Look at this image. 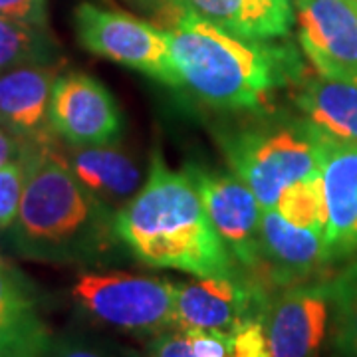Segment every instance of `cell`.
<instances>
[{
  "mask_svg": "<svg viewBox=\"0 0 357 357\" xmlns=\"http://www.w3.org/2000/svg\"><path fill=\"white\" fill-rule=\"evenodd\" d=\"M58 64L20 66L0 74V126L24 141L54 133L50 100Z\"/></svg>",
  "mask_w": 357,
  "mask_h": 357,
  "instance_id": "cell-14",
  "label": "cell"
},
{
  "mask_svg": "<svg viewBox=\"0 0 357 357\" xmlns=\"http://www.w3.org/2000/svg\"><path fill=\"white\" fill-rule=\"evenodd\" d=\"M234 36L248 40L284 38L296 20L294 0H173Z\"/></svg>",
  "mask_w": 357,
  "mask_h": 357,
  "instance_id": "cell-15",
  "label": "cell"
},
{
  "mask_svg": "<svg viewBox=\"0 0 357 357\" xmlns=\"http://www.w3.org/2000/svg\"><path fill=\"white\" fill-rule=\"evenodd\" d=\"M58 149L76 177L103 201L133 197L143 185L137 161L112 143L70 145L66 151L58 145Z\"/></svg>",
  "mask_w": 357,
  "mask_h": 357,
  "instance_id": "cell-17",
  "label": "cell"
},
{
  "mask_svg": "<svg viewBox=\"0 0 357 357\" xmlns=\"http://www.w3.org/2000/svg\"><path fill=\"white\" fill-rule=\"evenodd\" d=\"M145 357H195V354L187 344L185 333L181 330H169L151 337Z\"/></svg>",
  "mask_w": 357,
  "mask_h": 357,
  "instance_id": "cell-28",
  "label": "cell"
},
{
  "mask_svg": "<svg viewBox=\"0 0 357 357\" xmlns=\"http://www.w3.org/2000/svg\"><path fill=\"white\" fill-rule=\"evenodd\" d=\"M24 192L8 229L14 252L50 264L103 266L121 238L109 204L76 177L50 135L26 143Z\"/></svg>",
  "mask_w": 357,
  "mask_h": 357,
  "instance_id": "cell-1",
  "label": "cell"
},
{
  "mask_svg": "<svg viewBox=\"0 0 357 357\" xmlns=\"http://www.w3.org/2000/svg\"><path fill=\"white\" fill-rule=\"evenodd\" d=\"M321 141L304 115H264L230 133L225 151L262 208H274L290 185L321 171Z\"/></svg>",
  "mask_w": 357,
  "mask_h": 357,
  "instance_id": "cell-4",
  "label": "cell"
},
{
  "mask_svg": "<svg viewBox=\"0 0 357 357\" xmlns=\"http://www.w3.org/2000/svg\"><path fill=\"white\" fill-rule=\"evenodd\" d=\"M356 4H357V0H356Z\"/></svg>",
  "mask_w": 357,
  "mask_h": 357,
  "instance_id": "cell-32",
  "label": "cell"
},
{
  "mask_svg": "<svg viewBox=\"0 0 357 357\" xmlns=\"http://www.w3.org/2000/svg\"><path fill=\"white\" fill-rule=\"evenodd\" d=\"M0 16L26 24L48 26L46 0H0Z\"/></svg>",
  "mask_w": 357,
  "mask_h": 357,
  "instance_id": "cell-27",
  "label": "cell"
},
{
  "mask_svg": "<svg viewBox=\"0 0 357 357\" xmlns=\"http://www.w3.org/2000/svg\"><path fill=\"white\" fill-rule=\"evenodd\" d=\"M274 208H278L282 217L288 218L294 225L326 234L328 213H326L321 171L290 185L282 192Z\"/></svg>",
  "mask_w": 357,
  "mask_h": 357,
  "instance_id": "cell-20",
  "label": "cell"
},
{
  "mask_svg": "<svg viewBox=\"0 0 357 357\" xmlns=\"http://www.w3.org/2000/svg\"><path fill=\"white\" fill-rule=\"evenodd\" d=\"M321 181L326 197V243L332 264L357 258V143L324 133Z\"/></svg>",
  "mask_w": 357,
  "mask_h": 357,
  "instance_id": "cell-13",
  "label": "cell"
},
{
  "mask_svg": "<svg viewBox=\"0 0 357 357\" xmlns=\"http://www.w3.org/2000/svg\"><path fill=\"white\" fill-rule=\"evenodd\" d=\"M175 298V282L129 272H82L72 286V300L88 318L151 337L178 330Z\"/></svg>",
  "mask_w": 357,
  "mask_h": 357,
  "instance_id": "cell-5",
  "label": "cell"
},
{
  "mask_svg": "<svg viewBox=\"0 0 357 357\" xmlns=\"http://www.w3.org/2000/svg\"><path fill=\"white\" fill-rule=\"evenodd\" d=\"M195 357H229V332L218 330H181Z\"/></svg>",
  "mask_w": 357,
  "mask_h": 357,
  "instance_id": "cell-26",
  "label": "cell"
},
{
  "mask_svg": "<svg viewBox=\"0 0 357 357\" xmlns=\"http://www.w3.org/2000/svg\"><path fill=\"white\" fill-rule=\"evenodd\" d=\"M60 50L48 26H34L0 16V74L20 66L58 64Z\"/></svg>",
  "mask_w": 357,
  "mask_h": 357,
  "instance_id": "cell-19",
  "label": "cell"
},
{
  "mask_svg": "<svg viewBox=\"0 0 357 357\" xmlns=\"http://www.w3.org/2000/svg\"><path fill=\"white\" fill-rule=\"evenodd\" d=\"M24 178L22 161L0 167V229L8 230L16 220L24 192Z\"/></svg>",
  "mask_w": 357,
  "mask_h": 357,
  "instance_id": "cell-23",
  "label": "cell"
},
{
  "mask_svg": "<svg viewBox=\"0 0 357 357\" xmlns=\"http://www.w3.org/2000/svg\"><path fill=\"white\" fill-rule=\"evenodd\" d=\"M26 143L28 141L14 135L10 129L0 126V167L14 163V161H22L26 151Z\"/></svg>",
  "mask_w": 357,
  "mask_h": 357,
  "instance_id": "cell-29",
  "label": "cell"
},
{
  "mask_svg": "<svg viewBox=\"0 0 357 357\" xmlns=\"http://www.w3.org/2000/svg\"><path fill=\"white\" fill-rule=\"evenodd\" d=\"M42 321L34 282L6 258H0V345Z\"/></svg>",
  "mask_w": 357,
  "mask_h": 357,
  "instance_id": "cell-18",
  "label": "cell"
},
{
  "mask_svg": "<svg viewBox=\"0 0 357 357\" xmlns=\"http://www.w3.org/2000/svg\"><path fill=\"white\" fill-rule=\"evenodd\" d=\"M264 330L272 357H318L332 333V280L282 288L268 302Z\"/></svg>",
  "mask_w": 357,
  "mask_h": 357,
  "instance_id": "cell-7",
  "label": "cell"
},
{
  "mask_svg": "<svg viewBox=\"0 0 357 357\" xmlns=\"http://www.w3.org/2000/svg\"><path fill=\"white\" fill-rule=\"evenodd\" d=\"M115 227L129 255L147 266L197 278L241 274L189 171H173L159 157L139 191L115 215Z\"/></svg>",
  "mask_w": 357,
  "mask_h": 357,
  "instance_id": "cell-2",
  "label": "cell"
},
{
  "mask_svg": "<svg viewBox=\"0 0 357 357\" xmlns=\"http://www.w3.org/2000/svg\"><path fill=\"white\" fill-rule=\"evenodd\" d=\"M52 344V333L44 321L30 326L10 342L0 345V357H46Z\"/></svg>",
  "mask_w": 357,
  "mask_h": 357,
  "instance_id": "cell-24",
  "label": "cell"
},
{
  "mask_svg": "<svg viewBox=\"0 0 357 357\" xmlns=\"http://www.w3.org/2000/svg\"><path fill=\"white\" fill-rule=\"evenodd\" d=\"M167 32L181 88L215 107L252 109L304 76L292 46L234 36L197 14L181 13Z\"/></svg>",
  "mask_w": 357,
  "mask_h": 357,
  "instance_id": "cell-3",
  "label": "cell"
},
{
  "mask_svg": "<svg viewBox=\"0 0 357 357\" xmlns=\"http://www.w3.org/2000/svg\"><path fill=\"white\" fill-rule=\"evenodd\" d=\"M50 128L68 145H105L119 139L123 117L103 84L70 72L58 76L52 89Z\"/></svg>",
  "mask_w": 357,
  "mask_h": 357,
  "instance_id": "cell-10",
  "label": "cell"
},
{
  "mask_svg": "<svg viewBox=\"0 0 357 357\" xmlns=\"http://www.w3.org/2000/svg\"><path fill=\"white\" fill-rule=\"evenodd\" d=\"M330 344H357V258L332 278Z\"/></svg>",
  "mask_w": 357,
  "mask_h": 357,
  "instance_id": "cell-21",
  "label": "cell"
},
{
  "mask_svg": "<svg viewBox=\"0 0 357 357\" xmlns=\"http://www.w3.org/2000/svg\"><path fill=\"white\" fill-rule=\"evenodd\" d=\"M229 357H272L264 330V316L246 319L230 330Z\"/></svg>",
  "mask_w": 357,
  "mask_h": 357,
  "instance_id": "cell-22",
  "label": "cell"
},
{
  "mask_svg": "<svg viewBox=\"0 0 357 357\" xmlns=\"http://www.w3.org/2000/svg\"><path fill=\"white\" fill-rule=\"evenodd\" d=\"M328 266L332 258L324 232L294 225L278 208L262 211L256 282L264 288H288L314 280Z\"/></svg>",
  "mask_w": 357,
  "mask_h": 357,
  "instance_id": "cell-12",
  "label": "cell"
},
{
  "mask_svg": "<svg viewBox=\"0 0 357 357\" xmlns=\"http://www.w3.org/2000/svg\"><path fill=\"white\" fill-rule=\"evenodd\" d=\"M298 40L321 76L357 82L356 0H294Z\"/></svg>",
  "mask_w": 357,
  "mask_h": 357,
  "instance_id": "cell-11",
  "label": "cell"
},
{
  "mask_svg": "<svg viewBox=\"0 0 357 357\" xmlns=\"http://www.w3.org/2000/svg\"><path fill=\"white\" fill-rule=\"evenodd\" d=\"M46 357H119L105 345L86 340L82 335H64L52 337L50 349Z\"/></svg>",
  "mask_w": 357,
  "mask_h": 357,
  "instance_id": "cell-25",
  "label": "cell"
},
{
  "mask_svg": "<svg viewBox=\"0 0 357 357\" xmlns=\"http://www.w3.org/2000/svg\"><path fill=\"white\" fill-rule=\"evenodd\" d=\"M294 100L302 115L321 133L357 143V82L304 74Z\"/></svg>",
  "mask_w": 357,
  "mask_h": 357,
  "instance_id": "cell-16",
  "label": "cell"
},
{
  "mask_svg": "<svg viewBox=\"0 0 357 357\" xmlns=\"http://www.w3.org/2000/svg\"><path fill=\"white\" fill-rule=\"evenodd\" d=\"M270 292L250 276H211L178 282L175 310L178 330L230 332L243 321L264 316Z\"/></svg>",
  "mask_w": 357,
  "mask_h": 357,
  "instance_id": "cell-9",
  "label": "cell"
},
{
  "mask_svg": "<svg viewBox=\"0 0 357 357\" xmlns=\"http://www.w3.org/2000/svg\"><path fill=\"white\" fill-rule=\"evenodd\" d=\"M332 357H357V344H332Z\"/></svg>",
  "mask_w": 357,
  "mask_h": 357,
  "instance_id": "cell-30",
  "label": "cell"
},
{
  "mask_svg": "<svg viewBox=\"0 0 357 357\" xmlns=\"http://www.w3.org/2000/svg\"><path fill=\"white\" fill-rule=\"evenodd\" d=\"M74 28L77 42L89 54L128 66L167 86L181 88L167 30L89 2L76 6Z\"/></svg>",
  "mask_w": 357,
  "mask_h": 357,
  "instance_id": "cell-6",
  "label": "cell"
},
{
  "mask_svg": "<svg viewBox=\"0 0 357 357\" xmlns=\"http://www.w3.org/2000/svg\"><path fill=\"white\" fill-rule=\"evenodd\" d=\"M204 208L218 236L227 244L238 268H244L255 280L260 262V222L262 204L243 178L229 173L187 167ZM260 284V282H258Z\"/></svg>",
  "mask_w": 357,
  "mask_h": 357,
  "instance_id": "cell-8",
  "label": "cell"
},
{
  "mask_svg": "<svg viewBox=\"0 0 357 357\" xmlns=\"http://www.w3.org/2000/svg\"><path fill=\"white\" fill-rule=\"evenodd\" d=\"M2 230L4 229H0V246H2Z\"/></svg>",
  "mask_w": 357,
  "mask_h": 357,
  "instance_id": "cell-31",
  "label": "cell"
}]
</instances>
